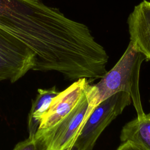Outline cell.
I'll return each mask as SVG.
<instances>
[{"label":"cell","mask_w":150,"mask_h":150,"mask_svg":"<svg viewBox=\"0 0 150 150\" xmlns=\"http://www.w3.org/2000/svg\"><path fill=\"white\" fill-rule=\"evenodd\" d=\"M0 29L35 53L33 70L56 71L70 80L86 77L101 51L87 26L40 0H0Z\"/></svg>","instance_id":"6da1fadb"},{"label":"cell","mask_w":150,"mask_h":150,"mask_svg":"<svg viewBox=\"0 0 150 150\" xmlns=\"http://www.w3.org/2000/svg\"><path fill=\"white\" fill-rule=\"evenodd\" d=\"M146 59V57L129 41L125 51L115 66L107 71L98 83L87 85L85 93L88 106L84 124L98 104L120 91L129 95L137 118L145 115L141 103L139 80L141 66Z\"/></svg>","instance_id":"7a4b0ae2"},{"label":"cell","mask_w":150,"mask_h":150,"mask_svg":"<svg viewBox=\"0 0 150 150\" xmlns=\"http://www.w3.org/2000/svg\"><path fill=\"white\" fill-rule=\"evenodd\" d=\"M131 101L127 93L120 91L101 102L88 117L73 146L77 150H93L104 129Z\"/></svg>","instance_id":"3957f363"},{"label":"cell","mask_w":150,"mask_h":150,"mask_svg":"<svg viewBox=\"0 0 150 150\" xmlns=\"http://www.w3.org/2000/svg\"><path fill=\"white\" fill-rule=\"evenodd\" d=\"M35 53L25 43L0 29V81L14 83L35 64Z\"/></svg>","instance_id":"277c9868"},{"label":"cell","mask_w":150,"mask_h":150,"mask_svg":"<svg viewBox=\"0 0 150 150\" xmlns=\"http://www.w3.org/2000/svg\"><path fill=\"white\" fill-rule=\"evenodd\" d=\"M88 106L85 93L66 117L51 130L40 135L45 139L47 150H65L73 146L84 125Z\"/></svg>","instance_id":"5b68a950"},{"label":"cell","mask_w":150,"mask_h":150,"mask_svg":"<svg viewBox=\"0 0 150 150\" xmlns=\"http://www.w3.org/2000/svg\"><path fill=\"white\" fill-rule=\"evenodd\" d=\"M88 81L78 79L53 99L47 112L43 116L36 135L40 136L56 127L76 106L85 93Z\"/></svg>","instance_id":"8992f818"},{"label":"cell","mask_w":150,"mask_h":150,"mask_svg":"<svg viewBox=\"0 0 150 150\" xmlns=\"http://www.w3.org/2000/svg\"><path fill=\"white\" fill-rule=\"evenodd\" d=\"M127 23L130 42L150 60V2L143 0L136 5Z\"/></svg>","instance_id":"52a82bcc"},{"label":"cell","mask_w":150,"mask_h":150,"mask_svg":"<svg viewBox=\"0 0 150 150\" xmlns=\"http://www.w3.org/2000/svg\"><path fill=\"white\" fill-rule=\"evenodd\" d=\"M120 139L122 142L131 141L144 150H150V112L127 123L121 130Z\"/></svg>","instance_id":"ba28073f"},{"label":"cell","mask_w":150,"mask_h":150,"mask_svg":"<svg viewBox=\"0 0 150 150\" xmlns=\"http://www.w3.org/2000/svg\"><path fill=\"white\" fill-rule=\"evenodd\" d=\"M59 93L55 86L46 89H38V94L32 101L28 114L29 135L36 134L43 116L48 110L53 99Z\"/></svg>","instance_id":"9c48e42d"},{"label":"cell","mask_w":150,"mask_h":150,"mask_svg":"<svg viewBox=\"0 0 150 150\" xmlns=\"http://www.w3.org/2000/svg\"><path fill=\"white\" fill-rule=\"evenodd\" d=\"M12 150H47V146L42 136L29 135L26 139L18 142Z\"/></svg>","instance_id":"30bf717a"},{"label":"cell","mask_w":150,"mask_h":150,"mask_svg":"<svg viewBox=\"0 0 150 150\" xmlns=\"http://www.w3.org/2000/svg\"><path fill=\"white\" fill-rule=\"evenodd\" d=\"M120 146L117 149V150H144L136 144L127 141L122 142Z\"/></svg>","instance_id":"8fae6325"},{"label":"cell","mask_w":150,"mask_h":150,"mask_svg":"<svg viewBox=\"0 0 150 150\" xmlns=\"http://www.w3.org/2000/svg\"><path fill=\"white\" fill-rule=\"evenodd\" d=\"M65 150H77V148H76V147H74V146H71V147H70V148H69L65 149Z\"/></svg>","instance_id":"7c38bea8"}]
</instances>
